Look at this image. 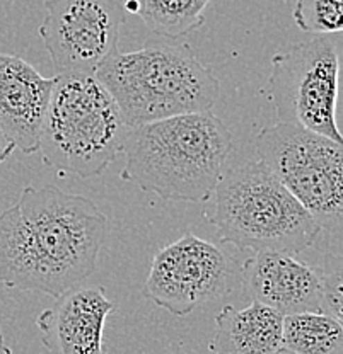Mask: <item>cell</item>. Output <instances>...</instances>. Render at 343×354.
I'll use <instances>...</instances> for the list:
<instances>
[{
    "label": "cell",
    "mask_w": 343,
    "mask_h": 354,
    "mask_svg": "<svg viewBox=\"0 0 343 354\" xmlns=\"http://www.w3.org/2000/svg\"><path fill=\"white\" fill-rule=\"evenodd\" d=\"M14 150H16V147H14L12 143H10L6 136H3V133L0 131V164H2L3 160H7Z\"/></svg>",
    "instance_id": "18"
},
{
    "label": "cell",
    "mask_w": 343,
    "mask_h": 354,
    "mask_svg": "<svg viewBox=\"0 0 343 354\" xmlns=\"http://www.w3.org/2000/svg\"><path fill=\"white\" fill-rule=\"evenodd\" d=\"M321 312L343 324V256L330 254L321 263Z\"/></svg>",
    "instance_id": "17"
},
{
    "label": "cell",
    "mask_w": 343,
    "mask_h": 354,
    "mask_svg": "<svg viewBox=\"0 0 343 354\" xmlns=\"http://www.w3.org/2000/svg\"><path fill=\"white\" fill-rule=\"evenodd\" d=\"M130 128L96 75H57L48 101L38 152L60 176L103 174L123 152Z\"/></svg>",
    "instance_id": "5"
},
{
    "label": "cell",
    "mask_w": 343,
    "mask_h": 354,
    "mask_svg": "<svg viewBox=\"0 0 343 354\" xmlns=\"http://www.w3.org/2000/svg\"><path fill=\"white\" fill-rule=\"evenodd\" d=\"M340 60L335 43L316 36L272 58L270 101L276 123L343 143L337 124Z\"/></svg>",
    "instance_id": "7"
},
{
    "label": "cell",
    "mask_w": 343,
    "mask_h": 354,
    "mask_svg": "<svg viewBox=\"0 0 343 354\" xmlns=\"http://www.w3.org/2000/svg\"><path fill=\"white\" fill-rule=\"evenodd\" d=\"M0 354H12V349L7 346L6 339H3V334H2V329H0Z\"/></svg>",
    "instance_id": "19"
},
{
    "label": "cell",
    "mask_w": 343,
    "mask_h": 354,
    "mask_svg": "<svg viewBox=\"0 0 343 354\" xmlns=\"http://www.w3.org/2000/svg\"><path fill=\"white\" fill-rule=\"evenodd\" d=\"M209 349L212 354H283V315L256 301L246 308L224 305Z\"/></svg>",
    "instance_id": "13"
},
{
    "label": "cell",
    "mask_w": 343,
    "mask_h": 354,
    "mask_svg": "<svg viewBox=\"0 0 343 354\" xmlns=\"http://www.w3.org/2000/svg\"><path fill=\"white\" fill-rule=\"evenodd\" d=\"M205 208L220 242L249 252H302L323 230L287 187L248 160L220 177Z\"/></svg>",
    "instance_id": "4"
},
{
    "label": "cell",
    "mask_w": 343,
    "mask_h": 354,
    "mask_svg": "<svg viewBox=\"0 0 343 354\" xmlns=\"http://www.w3.org/2000/svg\"><path fill=\"white\" fill-rule=\"evenodd\" d=\"M343 354V324L323 312L283 317V354Z\"/></svg>",
    "instance_id": "15"
},
{
    "label": "cell",
    "mask_w": 343,
    "mask_h": 354,
    "mask_svg": "<svg viewBox=\"0 0 343 354\" xmlns=\"http://www.w3.org/2000/svg\"><path fill=\"white\" fill-rule=\"evenodd\" d=\"M297 28L311 35L343 31V0H296L292 12Z\"/></svg>",
    "instance_id": "16"
},
{
    "label": "cell",
    "mask_w": 343,
    "mask_h": 354,
    "mask_svg": "<svg viewBox=\"0 0 343 354\" xmlns=\"http://www.w3.org/2000/svg\"><path fill=\"white\" fill-rule=\"evenodd\" d=\"M114 310L101 286L73 288L36 317L50 354H105V324Z\"/></svg>",
    "instance_id": "10"
},
{
    "label": "cell",
    "mask_w": 343,
    "mask_h": 354,
    "mask_svg": "<svg viewBox=\"0 0 343 354\" xmlns=\"http://www.w3.org/2000/svg\"><path fill=\"white\" fill-rule=\"evenodd\" d=\"M241 281L253 301L267 305L283 317L321 312L318 269L290 254H253L243 266Z\"/></svg>",
    "instance_id": "12"
},
{
    "label": "cell",
    "mask_w": 343,
    "mask_h": 354,
    "mask_svg": "<svg viewBox=\"0 0 343 354\" xmlns=\"http://www.w3.org/2000/svg\"><path fill=\"white\" fill-rule=\"evenodd\" d=\"M39 24L50 60L58 75H94L118 51L127 10L118 0H45Z\"/></svg>",
    "instance_id": "9"
},
{
    "label": "cell",
    "mask_w": 343,
    "mask_h": 354,
    "mask_svg": "<svg viewBox=\"0 0 343 354\" xmlns=\"http://www.w3.org/2000/svg\"><path fill=\"white\" fill-rule=\"evenodd\" d=\"M94 75L128 128L205 113L220 92L212 70L184 43H149L137 51H114Z\"/></svg>",
    "instance_id": "3"
},
{
    "label": "cell",
    "mask_w": 343,
    "mask_h": 354,
    "mask_svg": "<svg viewBox=\"0 0 343 354\" xmlns=\"http://www.w3.org/2000/svg\"><path fill=\"white\" fill-rule=\"evenodd\" d=\"M239 279V264L231 256L186 232L154 256L142 295L171 315L184 317L234 291Z\"/></svg>",
    "instance_id": "8"
},
{
    "label": "cell",
    "mask_w": 343,
    "mask_h": 354,
    "mask_svg": "<svg viewBox=\"0 0 343 354\" xmlns=\"http://www.w3.org/2000/svg\"><path fill=\"white\" fill-rule=\"evenodd\" d=\"M231 150V131L212 111L182 114L130 128L120 177L166 201L206 203Z\"/></svg>",
    "instance_id": "2"
},
{
    "label": "cell",
    "mask_w": 343,
    "mask_h": 354,
    "mask_svg": "<svg viewBox=\"0 0 343 354\" xmlns=\"http://www.w3.org/2000/svg\"><path fill=\"white\" fill-rule=\"evenodd\" d=\"M55 77H43L16 55L0 53V131L26 155L38 152Z\"/></svg>",
    "instance_id": "11"
},
{
    "label": "cell",
    "mask_w": 343,
    "mask_h": 354,
    "mask_svg": "<svg viewBox=\"0 0 343 354\" xmlns=\"http://www.w3.org/2000/svg\"><path fill=\"white\" fill-rule=\"evenodd\" d=\"M210 0H125L127 14H137L150 32L179 39L197 31L205 22Z\"/></svg>",
    "instance_id": "14"
},
{
    "label": "cell",
    "mask_w": 343,
    "mask_h": 354,
    "mask_svg": "<svg viewBox=\"0 0 343 354\" xmlns=\"http://www.w3.org/2000/svg\"><path fill=\"white\" fill-rule=\"evenodd\" d=\"M106 228L91 199L26 186L0 213V285L60 298L96 271Z\"/></svg>",
    "instance_id": "1"
},
{
    "label": "cell",
    "mask_w": 343,
    "mask_h": 354,
    "mask_svg": "<svg viewBox=\"0 0 343 354\" xmlns=\"http://www.w3.org/2000/svg\"><path fill=\"white\" fill-rule=\"evenodd\" d=\"M254 147L321 230L343 235V143L276 123L258 133Z\"/></svg>",
    "instance_id": "6"
}]
</instances>
